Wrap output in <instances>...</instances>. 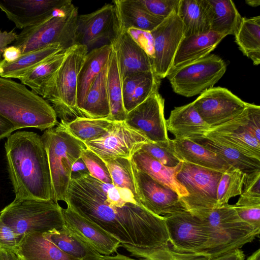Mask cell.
Segmentation results:
<instances>
[{"label":"cell","instance_id":"11a10c76","mask_svg":"<svg viewBox=\"0 0 260 260\" xmlns=\"http://www.w3.org/2000/svg\"><path fill=\"white\" fill-rule=\"evenodd\" d=\"M0 260H21L17 254L12 251L0 248Z\"/></svg>","mask_w":260,"mask_h":260},{"label":"cell","instance_id":"7c38bea8","mask_svg":"<svg viewBox=\"0 0 260 260\" xmlns=\"http://www.w3.org/2000/svg\"><path fill=\"white\" fill-rule=\"evenodd\" d=\"M149 142L151 141L143 134L122 121H114L111 129L104 137L84 144L105 160L116 158L132 159L144 144Z\"/></svg>","mask_w":260,"mask_h":260},{"label":"cell","instance_id":"603a6c76","mask_svg":"<svg viewBox=\"0 0 260 260\" xmlns=\"http://www.w3.org/2000/svg\"><path fill=\"white\" fill-rule=\"evenodd\" d=\"M170 147L181 161L222 173L231 167L216 153L189 139H170Z\"/></svg>","mask_w":260,"mask_h":260},{"label":"cell","instance_id":"ba28073f","mask_svg":"<svg viewBox=\"0 0 260 260\" xmlns=\"http://www.w3.org/2000/svg\"><path fill=\"white\" fill-rule=\"evenodd\" d=\"M176 178L188 193L180 198L192 214L217 208L216 191L222 172L182 161Z\"/></svg>","mask_w":260,"mask_h":260},{"label":"cell","instance_id":"ab89813d","mask_svg":"<svg viewBox=\"0 0 260 260\" xmlns=\"http://www.w3.org/2000/svg\"><path fill=\"white\" fill-rule=\"evenodd\" d=\"M161 79L153 71L136 88L131 99L124 108L126 113L144 102L151 94L158 91Z\"/></svg>","mask_w":260,"mask_h":260},{"label":"cell","instance_id":"c3c4849f","mask_svg":"<svg viewBox=\"0 0 260 260\" xmlns=\"http://www.w3.org/2000/svg\"><path fill=\"white\" fill-rule=\"evenodd\" d=\"M260 170L245 175L241 194L260 197Z\"/></svg>","mask_w":260,"mask_h":260},{"label":"cell","instance_id":"4fadbf2b","mask_svg":"<svg viewBox=\"0 0 260 260\" xmlns=\"http://www.w3.org/2000/svg\"><path fill=\"white\" fill-rule=\"evenodd\" d=\"M192 103L202 119L210 127L234 118L248 104L221 87H213L204 91Z\"/></svg>","mask_w":260,"mask_h":260},{"label":"cell","instance_id":"db71d44e","mask_svg":"<svg viewBox=\"0 0 260 260\" xmlns=\"http://www.w3.org/2000/svg\"><path fill=\"white\" fill-rule=\"evenodd\" d=\"M15 130L13 124L0 115V140L8 138Z\"/></svg>","mask_w":260,"mask_h":260},{"label":"cell","instance_id":"d590c367","mask_svg":"<svg viewBox=\"0 0 260 260\" xmlns=\"http://www.w3.org/2000/svg\"><path fill=\"white\" fill-rule=\"evenodd\" d=\"M114 122L107 118L79 117L63 124L71 135L84 143L104 137L111 129Z\"/></svg>","mask_w":260,"mask_h":260},{"label":"cell","instance_id":"60d3db41","mask_svg":"<svg viewBox=\"0 0 260 260\" xmlns=\"http://www.w3.org/2000/svg\"><path fill=\"white\" fill-rule=\"evenodd\" d=\"M260 142V107L248 103L243 111L233 118Z\"/></svg>","mask_w":260,"mask_h":260},{"label":"cell","instance_id":"5bb4252c","mask_svg":"<svg viewBox=\"0 0 260 260\" xmlns=\"http://www.w3.org/2000/svg\"><path fill=\"white\" fill-rule=\"evenodd\" d=\"M164 107V98L158 91L154 92L127 113L124 121L150 141L169 144Z\"/></svg>","mask_w":260,"mask_h":260},{"label":"cell","instance_id":"74e56055","mask_svg":"<svg viewBox=\"0 0 260 260\" xmlns=\"http://www.w3.org/2000/svg\"><path fill=\"white\" fill-rule=\"evenodd\" d=\"M104 161L109 171L113 184L117 187L130 190L136 201L139 203L137 194L132 159L116 158Z\"/></svg>","mask_w":260,"mask_h":260},{"label":"cell","instance_id":"9f6ffc18","mask_svg":"<svg viewBox=\"0 0 260 260\" xmlns=\"http://www.w3.org/2000/svg\"><path fill=\"white\" fill-rule=\"evenodd\" d=\"M100 260H144L141 258H134L116 252L114 255H103Z\"/></svg>","mask_w":260,"mask_h":260},{"label":"cell","instance_id":"f5cc1de1","mask_svg":"<svg viewBox=\"0 0 260 260\" xmlns=\"http://www.w3.org/2000/svg\"><path fill=\"white\" fill-rule=\"evenodd\" d=\"M22 55L20 49L14 46L6 47L3 52L4 60L8 62H12L18 59Z\"/></svg>","mask_w":260,"mask_h":260},{"label":"cell","instance_id":"f907efd6","mask_svg":"<svg viewBox=\"0 0 260 260\" xmlns=\"http://www.w3.org/2000/svg\"><path fill=\"white\" fill-rule=\"evenodd\" d=\"M245 257L241 248H237L209 260H245Z\"/></svg>","mask_w":260,"mask_h":260},{"label":"cell","instance_id":"e575fe53","mask_svg":"<svg viewBox=\"0 0 260 260\" xmlns=\"http://www.w3.org/2000/svg\"><path fill=\"white\" fill-rule=\"evenodd\" d=\"M213 13L211 30L218 34L235 35L242 18L231 0H208Z\"/></svg>","mask_w":260,"mask_h":260},{"label":"cell","instance_id":"7bdbcfd3","mask_svg":"<svg viewBox=\"0 0 260 260\" xmlns=\"http://www.w3.org/2000/svg\"><path fill=\"white\" fill-rule=\"evenodd\" d=\"M140 150L147 153L167 167H176L181 161L171 150L170 144L151 142L144 144Z\"/></svg>","mask_w":260,"mask_h":260},{"label":"cell","instance_id":"680465c9","mask_svg":"<svg viewBox=\"0 0 260 260\" xmlns=\"http://www.w3.org/2000/svg\"><path fill=\"white\" fill-rule=\"evenodd\" d=\"M246 260H260V249L254 252Z\"/></svg>","mask_w":260,"mask_h":260},{"label":"cell","instance_id":"4316f807","mask_svg":"<svg viewBox=\"0 0 260 260\" xmlns=\"http://www.w3.org/2000/svg\"><path fill=\"white\" fill-rule=\"evenodd\" d=\"M112 50L110 44H105L92 49L86 54L77 77L78 109L82 104L94 80L107 65Z\"/></svg>","mask_w":260,"mask_h":260},{"label":"cell","instance_id":"f546056e","mask_svg":"<svg viewBox=\"0 0 260 260\" xmlns=\"http://www.w3.org/2000/svg\"><path fill=\"white\" fill-rule=\"evenodd\" d=\"M64 50L60 45L55 44L22 54L18 59L12 62H8L4 59L1 60L0 77L8 79H19L47 58Z\"/></svg>","mask_w":260,"mask_h":260},{"label":"cell","instance_id":"6f0895ef","mask_svg":"<svg viewBox=\"0 0 260 260\" xmlns=\"http://www.w3.org/2000/svg\"><path fill=\"white\" fill-rule=\"evenodd\" d=\"M209 259L204 255L196 254H187L178 260H209Z\"/></svg>","mask_w":260,"mask_h":260},{"label":"cell","instance_id":"816d5d0a","mask_svg":"<svg viewBox=\"0 0 260 260\" xmlns=\"http://www.w3.org/2000/svg\"><path fill=\"white\" fill-rule=\"evenodd\" d=\"M17 35L13 31L0 30V54L3 53L4 49L9 44L12 43L16 39Z\"/></svg>","mask_w":260,"mask_h":260},{"label":"cell","instance_id":"1f68e13d","mask_svg":"<svg viewBox=\"0 0 260 260\" xmlns=\"http://www.w3.org/2000/svg\"><path fill=\"white\" fill-rule=\"evenodd\" d=\"M189 139L216 153L230 166L246 175L260 170V160L247 156L236 149L202 136Z\"/></svg>","mask_w":260,"mask_h":260},{"label":"cell","instance_id":"5b68a950","mask_svg":"<svg viewBox=\"0 0 260 260\" xmlns=\"http://www.w3.org/2000/svg\"><path fill=\"white\" fill-rule=\"evenodd\" d=\"M78 8L71 1L45 21L23 29L12 43L22 54L59 44L64 50L76 44Z\"/></svg>","mask_w":260,"mask_h":260},{"label":"cell","instance_id":"91938a15","mask_svg":"<svg viewBox=\"0 0 260 260\" xmlns=\"http://www.w3.org/2000/svg\"><path fill=\"white\" fill-rule=\"evenodd\" d=\"M245 2L248 5L253 7H256L260 5L259 0H248Z\"/></svg>","mask_w":260,"mask_h":260},{"label":"cell","instance_id":"cb8c5ba5","mask_svg":"<svg viewBox=\"0 0 260 260\" xmlns=\"http://www.w3.org/2000/svg\"><path fill=\"white\" fill-rule=\"evenodd\" d=\"M168 131L175 139H190L205 134L210 126L201 118L192 103L175 107L166 120Z\"/></svg>","mask_w":260,"mask_h":260},{"label":"cell","instance_id":"9c48e42d","mask_svg":"<svg viewBox=\"0 0 260 260\" xmlns=\"http://www.w3.org/2000/svg\"><path fill=\"white\" fill-rule=\"evenodd\" d=\"M226 70L224 61L210 54L171 71L167 78L176 93L189 98L213 87Z\"/></svg>","mask_w":260,"mask_h":260},{"label":"cell","instance_id":"f6af8a7d","mask_svg":"<svg viewBox=\"0 0 260 260\" xmlns=\"http://www.w3.org/2000/svg\"><path fill=\"white\" fill-rule=\"evenodd\" d=\"M23 236L0 219V248L15 252Z\"/></svg>","mask_w":260,"mask_h":260},{"label":"cell","instance_id":"44dd1931","mask_svg":"<svg viewBox=\"0 0 260 260\" xmlns=\"http://www.w3.org/2000/svg\"><path fill=\"white\" fill-rule=\"evenodd\" d=\"M113 3L119 31L134 29L149 32L165 19L151 14L141 0H115Z\"/></svg>","mask_w":260,"mask_h":260},{"label":"cell","instance_id":"8992f818","mask_svg":"<svg viewBox=\"0 0 260 260\" xmlns=\"http://www.w3.org/2000/svg\"><path fill=\"white\" fill-rule=\"evenodd\" d=\"M41 138L48 160L53 200L64 201L72 166L86 147L84 143L71 135L61 122L46 129Z\"/></svg>","mask_w":260,"mask_h":260},{"label":"cell","instance_id":"d6986e66","mask_svg":"<svg viewBox=\"0 0 260 260\" xmlns=\"http://www.w3.org/2000/svg\"><path fill=\"white\" fill-rule=\"evenodd\" d=\"M110 44L116 53L122 81L133 73L153 71L150 55L128 31H119Z\"/></svg>","mask_w":260,"mask_h":260},{"label":"cell","instance_id":"2e32d148","mask_svg":"<svg viewBox=\"0 0 260 260\" xmlns=\"http://www.w3.org/2000/svg\"><path fill=\"white\" fill-rule=\"evenodd\" d=\"M119 27L114 5L107 4L89 14L79 15L76 44L88 49L101 41L115 38Z\"/></svg>","mask_w":260,"mask_h":260},{"label":"cell","instance_id":"f1b7e54d","mask_svg":"<svg viewBox=\"0 0 260 260\" xmlns=\"http://www.w3.org/2000/svg\"><path fill=\"white\" fill-rule=\"evenodd\" d=\"M107 64L91 84L78 109L81 115L92 119L107 118L110 114L107 87Z\"/></svg>","mask_w":260,"mask_h":260},{"label":"cell","instance_id":"d6a6232c","mask_svg":"<svg viewBox=\"0 0 260 260\" xmlns=\"http://www.w3.org/2000/svg\"><path fill=\"white\" fill-rule=\"evenodd\" d=\"M107 87L110 111L108 119L112 121H124L126 113L123 103L122 80L113 48L107 63Z\"/></svg>","mask_w":260,"mask_h":260},{"label":"cell","instance_id":"ee69618b","mask_svg":"<svg viewBox=\"0 0 260 260\" xmlns=\"http://www.w3.org/2000/svg\"><path fill=\"white\" fill-rule=\"evenodd\" d=\"M151 14L165 19L177 8L180 0H141Z\"/></svg>","mask_w":260,"mask_h":260},{"label":"cell","instance_id":"7dc6e473","mask_svg":"<svg viewBox=\"0 0 260 260\" xmlns=\"http://www.w3.org/2000/svg\"><path fill=\"white\" fill-rule=\"evenodd\" d=\"M233 206L242 220L260 231V205Z\"/></svg>","mask_w":260,"mask_h":260},{"label":"cell","instance_id":"bcb514c9","mask_svg":"<svg viewBox=\"0 0 260 260\" xmlns=\"http://www.w3.org/2000/svg\"><path fill=\"white\" fill-rule=\"evenodd\" d=\"M153 71L137 72L127 76L122 81V91L124 108L128 104L137 86Z\"/></svg>","mask_w":260,"mask_h":260},{"label":"cell","instance_id":"836d02e7","mask_svg":"<svg viewBox=\"0 0 260 260\" xmlns=\"http://www.w3.org/2000/svg\"><path fill=\"white\" fill-rule=\"evenodd\" d=\"M235 42L243 54L254 65L260 63V16L242 18L234 35Z\"/></svg>","mask_w":260,"mask_h":260},{"label":"cell","instance_id":"277c9868","mask_svg":"<svg viewBox=\"0 0 260 260\" xmlns=\"http://www.w3.org/2000/svg\"><path fill=\"white\" fill-rule=\"evenodd\" d=\"M169 246L182 253L205 256L209 259L227 251L212 228L187 210L165 216Z\"/></svg>","mask_w":260,"mask_h":260},{"label":"cell","instance_id":"d4e9b609","mask_svg":"<svg viewBox=\"0 0 260 260\" xmlns=\"http://www.w3.org/2000/svg\"><path fill=\"white\" fill-rule=\"evenodd\" d=\"M132 161L137 169L145 173L157 182L171 188L180 198L188 195L185 188L176 178L182 167L181 161L176 167H167L147 153L139 150L133 156Z\"/></svg>","mask_w":260,"mask_h":260},{"label":"cell","instance_id":"6da1fadb","mask_svg":"<svg viewBox=\"0 0 260 260\" xmlns=\"http://www.w3.org/2000/svg\"><path fill=\"white\" fill-rule=\"evenodd\" d=\"M5 148L15 199L53 200L48 160L41 137L32 132H17L7 138Z\"/></svg>","mask_w":260,"mask_h":260},{"label":"cell","instance_id":"681fc988","mask_svg":"<svg viewBox=\"0 0 260 260\" xmlns=\"http://www.w3.org/2000/svg\"><path fill=\"white\" fill-rule=\"evenodd\" d=\"M87 174H89L88 170L80 157L72 166L71 179L79 178Z\"/></svg>","mask_w":260,"mask_h":260},{"label":"cell","instance_id":"4dcf8cb0","mask_svg":"<svg viewBox=\"0 0 260 260\" xmlns=\"http://www.w3.org/2000/svg\"><path fill=\"white\" fill-rule=\"evenodd\" d=\"M43 234L62 251L78 260H100L103 256L64 225Z\"/></svg>","mask_w":260,"mask_h":260},{"label":"cell","instance_id":"83f0119b","mask_svg":"<svg viewBox=\"0 0 260 260\" xmlns=\"http://www.w3.org/2000/svg\"><path fill=\"white\" fill-rule=\"evenodd\" d=\"M15 253L21 260H78L62 251L39 232L24 235Z\"/></svg>","mask_w":260,"mask_h":260},{"label":"cell","instance_id":"484cf974","mask_svg":"<svg viewBox=\"0 0 260 260\" xmlns=\"http://www.w3.org/2000/svg\"><path fill=\"white\" fill-rule=\"evenodd\" d=\"M177 10L185 37L211 30L213 13L208 0H180Z\"/></svg>","mask_w":260,"mask_h":260},{"label":"cell","instance_id":"7a4b0ae2","mask_svg":"<svg viewBox=\"0 0 260 260\" xmlns=\"http://www.w3.org/2000/svg\"><path fill=\"white\" fill-rule=\"evenodd\" d=\"M0 115L16 130L33 127L45 131L57 123L51 105L25 85L0 77Z\"/></svg>","mask_w":260,"mask_h":260},{"label":"cell","instance_id":"8d00e7d4","mask_svg":"<svg viewBox=\"0 0 260 260\" xmlns=\"http://www.w3.org/2000/svg\"><path fill=\"white\" fill-rule=\"evenodd\" d=\"M66 55L67 50L49 57L19 80L34 92L41 95L44 85L60 67Z\"/></svg>","mask_w":260,"mask_h":260},{"label":"cell","instance_id":"52a82bcc","mask_svg":"<svg viewBox=\"0 0 260 260\" xmlns=\"http://www.w3.org/2000/svg\"><path fill=\"white\" fill-rule=\"evenodd\" d=\"M62 207L53 200H15L0 212V219L18 233H46L64 225Z\"/></svg>","mask_w":260,"mask_h":260},{"label":"cell","instance_id":"ac0fdd59","mask_svg":"<svg viewBox=\"0 0 260 260\" xmlns=\"http://www.w3.org/2000/svg\"><path fill=\"white\" fill-rule=\"evenodd\" d=\"M70 0H0V9L19 29L38 24Z\"/></svg>","mask_w":260,"mask_h":260},{"label":"cell","instance_id":"b9f144b4","mask_svg":"<svg viewBox=\"0 0 260 260\" xmlns=\"http://www.w3.org/2000/svg\"><path fill=\"white\" fill-rule=\"evenodd\" d=\"M81 158L92 177L104 183L113 184L106 163L98 155L86 148L83 150Z\"/></svg>","mask_w":260,"mask_h":260},{"label":"cell","instance_id":"9a60e30c","mask_svg":"<svg viewBox=\"0 0 260 260\" xmlns=\"http://www.w3.org/2000/svg\"><path fill=\"white\" fill-rule=\"evenodd\" d=\"M133 170L138 200L145 208L163 216L186 210L174 190L137 169L133 164Z\"/></svg>","mask_w":260,"mask_h":260},{"label":"cell","instance_id":"f35d334b","mask_svg":"<svg viewBox=\"0 0 260 260\" xmlns=\"http://www.w3.org/2000/svg\"><path fill=\"white\" fill-rule=\"evenodd\" d=\"M245 175L232 167L222 173L217 188V208L228 204L231 198L241 194Z\"/></svg>","mask_w":260,"mask_h":260},{"label":"cell","instance_id":"ffe728a7","mask_svg":"<svg viewBox=\"0 0 260 260\" xmlns=\"http://www.w3.org/2000/svg\"><path fill=\"white\" fill-rule=\"evenodd\" d=\"M202 136L236 149L247 156L260 160V142L234 119L211 127Z\"/></svg>","mask_w":260,"mask_h":260},{"label":"cell","instance_id":"3957f363","mask_svg":"<svg viewBox=\"0 0 260 260\" xmlns=\"http://www.w3.org/2000/svg\"><path fill=\"white\" fill-rule=\"evenodd\" d=\"M88 51L86 46L78 43L68 48L63 62L44 85L40 95L64 124L83 117L77 106V77Z\"/></svg>","mask_w":260,"mask_h":260},{"label":"cell","instance_id":"8fae6325","mask_svg":"<svg viewBox=\"0 0 260 260\" xmlns=\"http://www.w3.org/2000/svg\"><path fill=\"white\" fill-rule=\"evenodd\" d=\"M177 9L178 7L148 32L153 46V53L150 56L153 70L161 80L170 73L176 52L184 37L183 24Z\"/></svg>","mask_w":260,"mask_h":260},{"label":"cell","instance_id":"30bf717a","mask_svg":"<svg viewBox=\"0 0 260 260\" xmlns=\"http://www.w3.org/2000/svg\"><path fill=\"white\" fill-rule=\"evenodd\" d=\"M192 215L212 228L228 252L241 248L259 235V230L239 217L233 205L226 204L217 208Z\"/></svg>","mask_w":260,"mask_h":260},{"label":"cell","instance_id":"e0dca14e","mask_svg":"<svg viewBox=\"0 0 260 260\" xmlns=\"http://www.w3.org/2000/svg\"><path fill=\"white\" fill-rule=\"evenodd\" d=\"M64 226L72 233L103 255L116 252L120 242L88 218L67 205L62 208Z\"/></svg>","mask_w":260,"mask_h":260},{"label":"cell","instance_id":"7402d4cb","mask_svg":"<svg viewBox=\"0 0 260 260\" xmlns=\"http://www.w3.org/2000/svg\"><path fill=\"white\" fill-rule=\"evenodd\" d=\"M225 37L211 30L184 37L176 52L170 72L208 55Z\"/></svg>","mask_w":260,"mask_h":260}]
</instances>
